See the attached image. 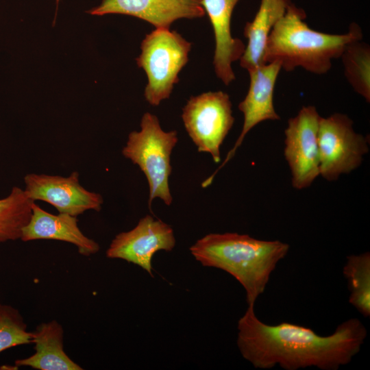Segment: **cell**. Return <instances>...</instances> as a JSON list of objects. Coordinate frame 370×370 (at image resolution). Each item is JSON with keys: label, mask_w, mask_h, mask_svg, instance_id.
Here are the masks:
<instances>
[{"label": "cell", "mask_w": 370, "mask_h": 370, "mask_svg": "<svg viewBox=\"0 0 370 370\" xmlns=\"http://www.w3.org/2000/svg\"><path fill=\"white\" fill-rule=\"evenodd\" d=\"M201 0H102L88 11L92 15H130L144 20L156 28H170L181 18L193 19L205 15Z\"/></svg>", "instance_id": "cell-12"}, {"label": "cell", "mask_w": 370, "mask_h": 370, "mask_svg": "<svg viewBox=\"0 0 370 370\" xmlns=\"http://www.w3.org/2000/svg\"><path fill=\"white\" fill-rule=\"evenodd\" d=\"M305 12L291 3L272 29L264 49V63L278 62L282 69L292 71L297 67L317 75L327 73L334 59L341 56L347 44L362 39L356 23L343 34L315 31L304 22Z\"/></svg>", "instance_id": "cell-3"}, {"label": "cell", "mask_w": 370, "mask_h": 370, "mask_svg": "<svg viewBox=\"0 0 370 370\" xmlns=\"http://www.w3.org/2000/svg\"><path fill=\"white\" fill-rule=\"evenodd\" d=\"M182 119L197 151L210 153L219 163L220 147L234 122L230 96L219 90L190 97Z\"/></svg>", "instance_id": "cell-6"}, {"label": "cell", "mask_w": 370, "mask_h": 370, "mask_svg": "<svg viewBox=\"0 0 370 370\" xmlns=\"http://www.w3.org/2000/svg\"><path fill=\"white\" fill-rule=\"evenodd\" d=\"M191 47V42L170 28H156L145 36L136 61L147 77L144 95L150 105L157 106L169 98Z\"/></svg>", "instance_id": "cell-5"}, {"label": "cell", "mask_w": 370, "mask_h": 370, "mask_svg": "<svg viewBox=\"0 0 370 370\" xmlns=\"http://www.w3.org/2000/svg\"><path fill=\"white\" fill-rule=\"evenodd\" d=\"M367 138L356 133L346 114L321 116L318 131L319 173L328 181L357 169L369 151Z\"/></svg>", "instance_id": "cell-7"}, {"label": "cell", "mask_w": 370, "mask_h": 370, "mask_svg": "<svg viewBox=\"0 0 370 370\" xmlns=\"http://www.w3.org/2000/svg\"><path fill=\"white\" fill-rule=\"evenodd\" d=\"M343 273L350 292L349 302L365 317L370 315V253L347 257Z\"/></svg>", "instance_id": "cell-18"}, {"label": "cell", "mask_w": 370, "mask_h": 370, "mask_svg": "<svg viewBox=\"0 0 370 370\" xmlns=\"http://www.w3.org/2000/svg\"><path fill=\"white\" fill-rule=\"evenodd\" d=\"M290 246L280 241H263L247 234H209L190 247L203 266L232 275L243 286L248 306L264 293L271 273L287 255Z\"/></svg>", "instance_id": "cell-2"}, {"label": "cell", "mask_w": 370, "mask_h": 370, "mask_svg": "<svg viewBox=\"0 0 370 370\" xmlns=\"http://www.w3.org/2000/svg\"><path fill=\"white\" fill-rule=\"evenodd\" d=\"M34 202L25 190L17 186L0 199V243L21 238L22 230L31 218Z\"/></svg>", "instance_id": "cell-17"}, {"label": "cell", "mask_w": 370, "mask_h": 370, "mask_svg": "<svg viewBox=\"0 0 370 370\" xmlns=\"http://www.w3.org/2000/svg\"><path fill=\"white\" fill-rule=\"evenodd\" d=\"M175 245L172 227L150 215L140 219L132 230L117 234L106 251L109 258H119L140 267L152 275V258L160 250Z\"/></svg>", "instance_id": "cell-9"}, {"label": "cell", "mask_w": 370, "mask_h": 370, "mask_svg": "<svg viewBox=\"0 0 370 370\" xmlns=\"http://www.w3.org/2000/svg\"><path fill=\"white\" fill-rule=\"evenodd\" d=\"M59 0H56V2L58 3Z\"/></svg>", "instance_id": "cell-21"}, {"label": "cell", "mask_w": 370, "mask_h": 370, "mask_svg": "<svg viewBox=\"0 0 370 370\" xmlns=\"http://www.w3.org/2000/svg\"><path fill=\"white\" fill-rule=\"evenodd\" d=\"M291 3V0H261L254 19L244 27L247 44L239 60L241 67L249 72L265 64L264 54L269 36Z\"/></svg>", "instance_id": "cell-15"}, {"label": "cell", "mask_w": 370, "mask_h": 370, "mask_svg": "<svg viewBox=\"0 0 370 370\" xmlns=\"http://www.w3.org/2000/svg\"><path fill=\"white\" fill-rule=\"evenodd\" d=\"M63 338V328L56 321L40 323L32 332L35 353L28 358L16 360V366L39 370L82 369L65 353Z\"/></svg>", "instance_id": "cell-16"}, {"label": "cell", "mask_w": 370, "mask_h": 370, "mask_svg": "<svg viewBox=\"0 0 370 370\" xmlns=\"http://www.w3.org/2000/svg\"><path fill=\"white\" fill-rule=\"evenodd\" d=\"M24 182L25 191L32 200L47 202L59 213L77 217L88 210L101 209L102 196L81 186L77 172L66 177L31 173L25 176Z\"/></svg>", "instance_id": "cell-10"}, {"label": "cell", "mask_w": 370, "mask_h": 370, "mask_svg": "<svg viewBox=\"0 0 370 370\" xmlns=\"http://www.w3.org/2000/svg\"><path fill=\"white\" fill-rule=\"evenodd\" d=\"M32 343V332L18 310L0 304V352L12 347Z\"/></svg>", "instance_id": "cell-20"}, {"label": "cell", "mask_w": 370, "mask_h": 370, "mask_svg": "<svg viewBox=\"0 0 370 370\" xmlns=\"http://www.w3.org/2000/svg\"><path fill=\"white\" fill-rule=\"evenodd\" d=\"M281 69L282 67L278 62H273L264 64L248 72L250 77L249 90L245 99L238 104V109L244 116L241 134L223 163L202 182L203 188L211 184L217 172L233 158L245 137L252 128L264 121L280 119L274 108L273 94Z\"/></svg>", "instance_id": "cell-11"}, {"label": "cell", "mask_w": 370, "mask_h": 370, "mask_svg": "<svg viewBox=\"0 0 370 370\" xmlns=\"http://www.w3.org/2000/svg\"><path fill=\"white\" fill-rule=\"evenodd\" d=\"M178 141L175 130L165 132L158 117L145 112L140 121V131H133L128 136L122 154L138 166L149 184V208L152 201L160 198L170 206L173 197L169 188L171 173V154Z\"/></svg>", "instance_id": "cell-4"}, {"label": "cell", "mask_w": 370, "mask_h": 370, "mask_svg": "<svg viewBox=\"0 0 370 370\" xmlns=\"http://www.w3.org/2000/svg\"><path fill=\"white\" fill-rule=\"evenodd\" d=\"M27 242L38 239L64 241L75 245L78 252L90 256L99 250V244L85 236L77 225L75 216L69 214H51L35 202L27 224L23 227L21 238Z\"/></svg>", "instance_id": "cell-14"}, {"label": "cell", "mask_w": 370, "mask_h": 370, "mask_svg": "<svg viewBox=\"0 0 370 370\" xmlns=\"http://www.w3.org/2000/svg\"><path fill=\"white\" fill-rule=\"evenodd\" d=\"M341 58L344 75L355 92L370 101V47L362 40L352 41L345 47Z\"/></svg>", "instance_id": "cell-19"}, {"label": "cell", "mask_w": 370, "mask_h": 370, "mask_svg": "<svg viewBox=\"0 0 370 370\" xmlns=\"http://www.w3.org/2000/svg\"><path fill=\"white\" fill-rule=\"evenodd\" d=\"M240 0H201L211 23L215 40L213 66L217 77L227 86L235 79L232 64L240 60L245 45L231 33L233 10Z\"/></svg>", "instance_id": "cell-13"}, {"label": "cell", "mask_w": 370, "mask_h": 370, "mask_svg": "<svg viewBox=\"0 0 370 370\" xmlns=\"http://www.w3.org/2000/svg\"><path fill=\"white\" fill-rule=\"evenodd\" d=\"M321 116L312 106H303L288 119L284 130V154L292 175V186L306 188L320 175L318 131Z\"/></svg>", "instance_id": "cell-8"}, {"label": "cell", "mask_w": 370, "mask_h": 370, "mask_svg": "<svg viewBox=\"0 0 370 370\" xmlns=\"http://www.w3.org/2000/svg\"><path fill=\"white\" fill-rule=\"evenodd\" d=\"M237 345L243 357L255 368L286 370L314 367L337 370L349 363L360 352L367 335L356 318L339 324L329 336L292 323L271 325L256 315L254 306H248L238 322Z\"/></svg>", "instance_id": "cell-1"}]
</instances>
